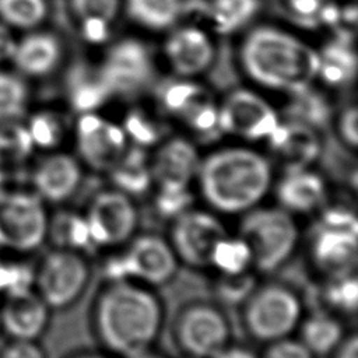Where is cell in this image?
Wrapping results in <instances>:
<instances>
[{"label": "cell", "mask_w": 358, "mask_h": 358, "mask_svg": "<svg viewBox=\"0 0 358 358\" xmlns=\"http://www.w3.org/2000/svg\"><path fill=\"white\" fill-rule=\"evenodd\" d=\"M94 329L110 354L131 358L150 351L158 338L164 310L158 296L134 281H109L94 303Z\"/></svg>", "instance_id": "1"}, {"label": "cell", "mask_w": 358, "mask_h": 358, "mask_svg": "<svg viewBox=\"0 0 358 358\" xmlns=\"http://www.w3.org/2000/svg\"><path fill=\"white\" fill-rule=\"evenodd\" d=\"M196 179L210 208L220 214H243L270 192L273 166L253 148L225 147L200 159Z\"/></svg>", "instance_id": "2"}, {"label": "cell", "mask_w": 358, "mask_h": 358, "mask_svg": "<svg viewBox=\"0 0 358 358\" xmlns=\"http://www.w3.org/2000/svg\"><path fill=\"white\" fill-rule=\"evenodd\" d=\"M243 62L259 83L294 92H302L319 73L315 50L273 28H259L248 36Z\"/></svg>", "instance_id": "3"}, {"label": "cell", "mask_w": 358, "mask_h": 358, "mask_svg": "<svg viewBox=\"0 0 358 358\" xmlns=\"http://www.w3.org/2000/svg\"><path fill=\"white\" fill-rule=\"evenodd\" d=\"M239 236L250 248L252 266L262 273H273L294 255L299 228L284 208L257 206L243 213Z\"/></svg>", "instance_id": "4"}, {"label": "cell", "mask_w": 358, "mask_h": 358, "mask_svg": "<svg viewBox=\"0 0 358 358\" xmlns=\"http://www.w3.org/2000/svg\"><path fill=\"white\" fill-rule=\"evenodd\" d=\"M243 305L245 329L260 343L268 344L288 337L302 320L299 296L282 284L256 287Z\"/></svg>", "instance_id": "5"}, {"label": "cell", "mask_w": 358, "mask_h": 358, "mask_svg": "<svg viewBox=\"0 0 358 358\" xmlns=\"http://www.w3.org/2000/svg\"><path fill=\"white\" fill-rule=\"evenodd\" d=\"M49 214L34 192L0 194V248L14 253L35 252L48 239Z\"/></svg>", "instance_id": "6"}, {"label": "cell", "mask_w": 358, "mask_h": 358, "mask_svg": "<svg viewBox=\"0 0 358 358\" xmlns=\"http://www.w3.org/2000/svg\"><path fill=\"white\" fill-rule=\"evenodd\" d=\"M90 266L76 250L55 248L34 268V289L52 310L73 305L85 291Z\"/></svg>", "instance_id": "7"}, {"label": "cell", "mask_w": 358, "mask_h": 358, "mask_svg": "<svg viewBox=\"0 0 358 358\" xmlns=\"http://www.w3.org/2000/svg\"><path fill=\"white\" fill-rule=\"evenodd\" d=\"M175 338L189 358H214L229 345L231 326L217 306L192 303L176 319Z\"/></svg>", "instance_id": "8"}, {"label": "cell", "mask_w": 358, "mask_h": 358, "mask_svg": "<svg viewBox=\"0 0 358 358\" xmlns=\"http://www.w3.org/2000/svg\"><path fill=\"white\" fill-rule=\"evenodd\" d=\"M84 215L95 248L119 246L129 242L138 224L133 199L116 189L96 193Z\"/></svg>", "instance_id": "9"}, {"label": "cell", "mask_w": 358, "mask_h": 358, "mask_svg": "<svg viewBox=\"0 0 358 358\" xmlns=\"http://www.w3.org/2000/svg\"><path fill=\"white\" fill-rule=\"evenodd\" d=\"M227 235L221 220L203 210H187L173 220L169 243L178 257L190 267L204 268L210 266L214 245Z\"/></svg>", "instance_id": "10"}, {"label": "cell", "mask_w": 358, "mask_h": 358, "mask_svg": "<svg viewBox=\"0 0 358 358\" xmlns=\"http://www.w3.org/2000/svg\"><path fill=\"white\" fill-rule=\"evenodd\" d=\"M124 130L94 113H84L77 123V151L81 161L95 171H109L127 150Z\"/></svg>", "instance_id": "11"}, {"label": "cell", "mask_w": 358, "mask_h": 358, "mask_svg": "<svg viewBox=\"0 0 358 358\" xmlns=\"http://www.w3.org/2000/svg\"><path fill=\"white\" fill-rule=\"evenodd\" d=\"M220 129L249 141L267 138L278 124L277 113L257 95L236 91L218 109Z\"/></svg>", "instance_id": "12"}, {"label": "cell", "mask_w": 358, "mask_h": 358, "mask_svg": "<svg viewBox=\"0 0 358 358\" xmlns=\"http://www.w3.org/2000/svg\"><path fill=\"white\" fill-rule=\"evenodd\" d=\"M122 253L130 281L162 285L178 270V257L171 243L157 235L145 234L130 239L129 246Z\"/></svg>", "instance_id": "13"}, {"label": "cell", "mask_w": 358, "mask_h": 358, "mask_svg": "<svg viewBox=\"0 0 358 358\" xmlns=\"http://www.w3.org/2000/svg\"><path fill=\"white\" fill-rule=\"evenodd\" d=\"M98 76L110 95L130 94L150 81L152 63L140 42L122 41L110 49Z\"/></svg>", "instance_id": "14"}, {"label": "cell", "mask_w": 358, "mask_h": 358, "mask_svg": "<svg viewBox=\"0 0 358 358\" xmlns=\"http://www.w3.org/2000/svg\"><path fill=\"white\" fill-rule=\"evenodd\" d=\"M83 168L80 161L66 152L49 151L31 171L32 192L43 201L60 204L69 200L80 187Z\"/></svg>", "instance_id": "15"}, {"label": "cell", "mask_w": 358, "mask_h": 358, "mask_svg": "<svg viewBox=\"0 0 358 358\" xmlns=\"http://www.w3.org/2000/svg\"><path fill=\"white\" fill-rule=\"evenodd\" d=\"M50 312L34 288L8 292L0 303L1 330L10 338L39 340L49 326Z\"/></svg>", "instance_id": "16"}, {"label": "cell", "mask_w": 358, "mask_h": 358, "mask_svg": "<svg viewBox=\"0 0 358 358\" xmlns=\"http://www.w3.org/2000/svg\"><path fill=\"white\" fill-rule=\"evenodd\" d=\"M358 256V234L316 225L310 239V259L327 278L352 274Z\"/></svg>", "instance_id": "17"}, {"label": "cell", "mask_w": 358, "mask_h": 358, "mask_svg": "<svg viewBox=\"0 0 358 358\" xmlns=\"http://www.w3.org/2000/svg\"><path fill=\"white\" fill-rule=\"evenodd\" d=\"M267 141L285 171L309 168L320 154L319 136L299 120L278 123Z\"/></svg>", "instance_id": "18"}, {"label": "cell", "mask_w": 358, "mask_h": 358, "mask_svg": "<svg viewBox=\"0 0 358 358\" xmlns=\"http://www.w3.org/2000/svg\"><path fill=\"white\" fill-rule=\"evenodd\" d=\"M196 147L182 137H175L158 147L150 159L152 182L158 186H190L200 166Z\"/></svg>", "instance_id": "19"}, {"label": "cell", "mask_w": 358, "mask_h": 358, "mask_svg": "<svg viewBox=\"0 0 358 358\" xmlns=\"http://www.w3.org/2000/svg\"><path fill=\"white\" fill-rule=\"evenodd\" d=\"M326 193L324 178L309 168L285 171L275 185L280 207L291 214L312 213L323 204Z\"/></svg>", "instance_id": "20"}, {"label": "cell", "mask_w": 358, "mask_h": 358, "mask_svg": "<svg viewBox=\"0 0 358 358\" xmlns=\"http://www.w3.org/2000/svg\"><path fill=\"white\" fill-rule=\"evenodd\" d=\"M62 48L57 38L48 32H29L17 39L11 57L20 76L43 77L55 70L60 60Z\"/></svg>", "instance_id": "21"}, {"label": "cell", "mask_w": 358, "mask_h": 358, "mask_svg": "<svg viewBox=\"0 0 358 358\" xmlns=\"http://www.w3.org/2000/svg\"><path fill=\"white\" fill-rule=\"evenodd\" d=\"M168 57L180 74H196L204 70L213 59V46L208 38L196 28L176 31L168 41Z\"/></svg>", "instance_id": "22"}, {"label": "cell", "mask_w": 358, "mask_h": 358, "mask_svg": "<svg viewBox=\"0 0 358 358\" xmlns=\"http://www.w3.org/2000/svg\"><path fill=\"white\" fill-rule=\"evenodd\" d=\"M113 189L134 197L147 193L152 185L150 159L141 147H127L122 158L108 171Z\"/></svg>", "instance_id": "23"}, {"label": "cell", "mask_w": 358, "mask_h": 358, "mask_svg": "<svg viewBox=\"0 0 358 358\" xmlns=\"http://www.w3.org/2000/svg\"><path fill=\"white\" fill-rule=\"evenodd\" d=\"M299 341L313 354L326 355L344 338V327L341 322L329 312L319 310L309 317L301 320Z\"/></svg>", "instance_id": "24"}, {"label": "cell", "mask_w": 358, "mask_h": 358, "mask_svg": "<svg viewBox=\"0 0 358 358\" xmlns=\"http://www.w3.org/2000/svg\"><path fill=\"white\" fill-rule=\"evenodd\" d=\"M48 238L60 249L81 252L95 248L85 215L71 210H63L49 217Z\"/></svg>", "instance_id": "25"}, {"label": "cell", "mask_w": 358, "mask_h": 358, "mask_svg": "<svg viewBox=\"0 0 358 358\" xmlns=\"http://www.w3.org/2000/svg\"><path fill=\"white\" fill-rule=\"evenodd\" d=\"M35 148L20 120L0 123V171H11L24 165L34 154Z\"/></svg>", "instance_id": "26"}, {"label": "cell", "mask_w": 358, "mask_h": 358, "mask_svg": "<svg viewBox=\"0 0 358 358\" xmlns=\"http://www.w3.org/2000/svg\"><path fill=\"white\" fill-rule=\"evenodd\" d=\"M210 266L225 275H235L249 271L252 266V252L246 241L241 236L224 235L213 248Z\"/></svg>", "instance_id": "27"}, {"label": "cell", "mask_w": 358, "mask_h": 358, "mask_svg": "<svg viewBox=\"0 0 358 358\" xmlns=\"http://www.w3.org/2000/svg\"><path fill=\"white\" fill-rule=\"evenodd\" d=\"M74 13L83 21L87 39L102 41L106 36V27L113 20L119 0H71Z\"/></svg>", "instance_id": "28"}, {"label": "cell", "mask_w": 358, "mask_h": 358, "mask_svg": "<svg viewBox=\"0 0 358 358\" xmlns=\"http://www.w3.org/2000/svg\"><path fill=\"white\" fill-rule=\"evenodd\" d=\"M357 60L347 41H337L319 56V73L330 84H344L354 78Z\"/></svg>", "instance_id": "29"}, {"label": "cell", "mask_w": 358, "mask_h": 358, "mask_svg": "<svg viewBox=\"0 0 358 358\" xmlns=\"http://www.w3.org/2000/svg\"><path fill=\"white\" fill-rule=\"evenodd\" d=\"M69 95L73 108L83 113L96 109L110 96L98 73L90 74L83 70H77L71 76Z\"/></svg>", "instance_id": "30"}, {"label": "cell", "mask_w": 358, "mask_h": 358, "mask_svg": "<svg viewBox=\"0 0 358 358\" xmlns=\"http://www.w3.org/2000/svg\"><path fill=\"white\" fill-rule=\"evenodd\" d=\"M48 13L45 0H0V21L11 29L32 31Z\"/></svg>", "instance_id": "31"}, {"label": "cell", "mask_w": 358, "mask_h": 358, "mask_svg": "<svg viewBox=\"0 0 358 358\" xmlns=\"http://www.w3.org/2000/svg\"><path fill=\"white\" fill-rule=\"evenodd\" d=\"M29 91L24 78L7 70H0V123L20 120L28 105Z\"/></svg>", "instance_id": "32"}, {"label": "cell", "mask_w": 358, "mask_h": 358, "mask_svg": "<svg viewBox=\"0 0 358 358\" xmlns=\"http://www.w3.org/2000/svg\"><path fill=\"white\" fill-rule=\"evenodd\" d=\"M178 116L182 117L183 122L197 134L213 137L217 131H221L218 108L206 90L197 98H194Z\"/></svg>", "instance_id": "33"}, {"label": "cell", "mask_w": 358, "mask_h": 358, "mask_svg": "<svg viewBox=\"0 0 358 358\" xmlns=\"http://www.w3.org/2000/svg\"><path fill=\"white\" fill-rule=\"evenodd\" d=\"M34 148L46 152L55 151L62 143L64 130L60 117L49 110L35 112L27 123H24Z\"/></svg>", "instance_id": "34"}, {"label": "cell", "mask_w": 358, "mask_h": 358, "mask_svg": "<svg viewBox=\"0 0 358 358\" xmlns=\"http://www.w3.org/2000/svg\"><path fill=\"white\" fill-rule=\"evenodd\" d=\"M130 15L151 28L171 25L179 13V0H127Z\"/></svg>", "instance_id": "35"}, {"label": "cell", "mask_w": 358, "mask_h": 358, "mask_svg": "<svg viewBox=\"0 0 358 358\" xmlns=\"http://www.w3.org/2000/svg\"><path fill=\"white\" fill-rule=\"evenodd\" d=\"M322 302L334 312L354 313L358 303V281L354 274L329 278L322 288Z\"/></svg>", "instance_id": "36"}, {"label": "cell", "mask_w": 358, "mask_h": 358, "mask_svg": "<svg viewBox=\"0 0 358 358\" xmlns=\"http://www.w3.org/2000/svg\"><path fill=\"white\" fill-rule=\"evenodd\" d=\"M257 10V0H214L213 20L221 32H229L249 21Z\"/></svg>", "instance_id": "37"}, {"label": "cell", "mask_w": 358, "mask_h": 358, "mask_svg": "<svg viewBox=\"0 0 358 358\" xmlns=\"http://www.w3.org/2000/svg\"><path fill=\"white\" fill-rule=\"evenodd\" d=\"M194 194L190 186H158L154 194V210L165 220H175L192 208Z\"/></svg>", "instance_id": "38"}, {"label": "cell", "mask_w": 358, "mask_h": 358, "mask_svg": "<svg viewBox=\"0 0 358 358\" xmlns=\"http://www.w3.org/2000/svg\"><path fill=\"white\" fill-rule=\"evenodd\" d=\"M256 287L257 278L249 271H245L235 275L221 274L220 280L215 282L214 291L222 302L228 305H236L243 303L256 289Z\"/></svg>", "instance_id": "39"}, {"label": "cell", "mask_w": 358, "mask_h": 358, "mask_svg": "<svg viewBox=\"0 0 358 358\" xmlns=\"http://www.w3.org/2000/svg\"><path fill=\"white\" fill-rule=\"evenodd\" d=\"M123 130L127 138H131L141 148L154 145L161 138L159 126L140 110H133L126 116Z\"/></svg>", "instance_id": "40"}, {"label": "cell", "mask_w": 358, "mask_h": 358, "mask_svg": "<svg viewBox=\"0 0 358 358\" xmlns=\"http://www.w3.org/2000/svg\"><path fill=\"white\" fill-rule=\"evenodd\" d=\"M204 88L190 83H172L168 84L161 92V101L166 110L179 115L182 109L193 101Z\"/></svg>", "instance_id": "41"}, {"label": "cell", "mask_w": 358, "mask_h": 358, "mask_svg": "<svg viewBox=\"0 0 358 358\" xmlns=\"http://www.w3.org/2000/svg\"><path fill=\"white\" fill-rule=\"evenodd\" d=\"M317 225L329 229L358 234V220L355 213L348 207L340 206V204H334L323 208Z\"/></svg>", "instance_id": "42"}, {"label": "cell", "mask_w": 358, "mask_h": 358, "mask_svg": "<svg viewBox=\"0 0 358 358\" xmlns=\"http://www.w3.org/2000/svg\"><path fill=\"white\" fill-rule=\"evenodd\" d=\"M263 358H315V355L299 340L284 337L268 343Z\"/></svg>", "instance_id": "43"}, {"label": "cell", "mask_w": 358, "mask_h": 358, "mask_svg": "<svg viewBox=\"0 0 358 358\" xmlns=\"http://www.w3.org/2000/svg\"><path fill=\"white\" fill-rule=\"evenodd\" d=\"M0 358H48L38 340L10 338L0 348Z\"/></svg>", "instance_id": "44"}, {"label": "cell", "mask_w": 358, "mask_h": 358, "mask_svg": "<svg viewBox=\"0 0 358 358\" xmlns=\"http://www.w3.org/2000/svg\"><path fill=\"white\" fill-rule=\"evenodd\" d=\"M338 130L344 144L350 148H355L358 143V130H357V109L354 106L347 108L340 116Z\"/></svg>", "instance_id": "45"}, {"label": "cell", "mask_w": 358, "mask_h": 358, "mask_svg": "<svg viewBox=\"0 0 358 358\" xmlns=\"http://www.w3.org/2000/svg\"><path fill=\"white\" fill-rule=\"evenodd\" d=\"M15 45L17 39L13 29L0 21V66L11 62Z\"/></svg>", "instance_id": "46"}, {"label": "cell", "mask_w": 358, "mask_h": 358, "mask_svg": "<svg viewBox=\"0 0 358 358\" xmlns=\"http://www.w3.org/2000/svg\"><path fill=\"white\" fill-rule=\"evenodd\" d=\"M333 358H358V338L355 333L344 337L333 350Z\"/></svg>", "instance_id": "47"}, {"label": "cell", "mask_w": 358, "mask_h": 358, "mask_svg": "<svg viewBox=\"0 0 358 358\" xmlns=\"http://www.w3.org/2000/svg\"><path fill=\"white\" fill-rule=\"evenodd\" d=\"M324 0H288L289 7L301 17H312L322 10Z\"/></svg>", "instance_id": "48"}, {"label": "cell", "mask_w": 358, "mask_h": 358, "mask_svg": "<svg viewBox=\"0 0 358 358\" xmlns=\"http://www.w3.org/2000/svg\"><path fill=\"white\" fill-rule=\"evenodd\" d=\"M214 358H257V357L243 347L228 345L221 352H218Z\"/></svg>", "instance_id": "49"}, {"label": "cell", "mask_w": 358, "mask_h": 358, "mask_svg": "<svg viewBox=\"0 0 358 358\" xmlns=\"http://www.w3.org/2000/svg\"><path fill=\"white\" fill-rule=\"evenodd\" d=\"M70 358H106V357H103L101 354H95V352H81V354H77Z\"/></svg>", "instance_id": "50"}, {"label": "cell", "mask_w": 358, "mask_h": 358, "mask_svg": "<svg viewBox=\"0 0 358 358\" xmlns=\"http://www.w3.org/2000/svg\"><path fill=\"white\" fill-rule=\"evenodd\" d=\"M131 358H161L159 355H155V354H151L150 351H145V352H141L136 357H131Z\"/></svg>", "instance_id": "51"}, {"label": "cell", "mask_w": 358, "mask_h": 358, "mask_svg": "<svg viewBox=\"0 0 358 358\" xmlns=\"http://www.w3.org/2000/svg\"><path fill=\"white\" fill-rule=\"evenodd\" d=\"M3 333V330H1V322H0V334Z\"/></svg>", "instance_id": "52"}]
</instances>
